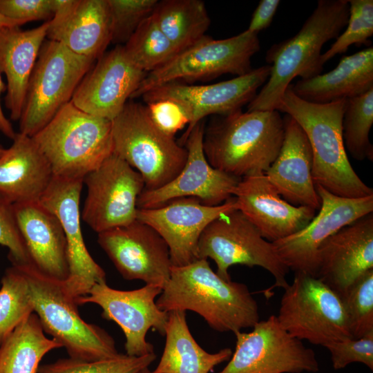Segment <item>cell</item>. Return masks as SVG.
Wrapping results in <instances>:
<instances>
[{
    "mask_svg": "<svg viewBox=\"0 0 373 373\" xmlns=\"http://www.w3.org/2000/svg\"><path fill=\"white\" fill-rule=\"evenodd\" d=\"M155 302L166 312L193 311L220 332L235 333L253 327L260 321L257 302L248 287L222 278L207 259L172 266L170 278Z\"/></svg>",
    "mask_w": 373,
    "mask_h": 373,
    "instance_id": "cell-1",
    "label": "cell"
},
{
    "mask_svg": "<svg viewBox=\"0 0 373 373\" xmlns=\"http://www.w3.org/2000/svg\"><path fill=\"white\" fill-rule=\"evenodd\" d=\"M285 133L277 110L215 115L204 128V155L213 168L242 178L265 173L277 157Z\"/></svg>",
    "mask_w": 373,
    "mask_h": 373,
    "instance_id": "cell-2",
    "label": "cell"
},
{
    "mask_svg": "<svg viewBox=\"0 0 373 373\" xmlns=\"http://www.w3.org/2000/svg\"><path fill=\"white\" fill-rule=\"evenodd\" d=\"M348 0H319L316 8L293 37L271 46L265 61L270 66L266 83L247 104V111L277 110L280 100L292 80L321 74V50L336 38L346 26Z\"/></svg>",
    "mask_w": 373,
    "mask_h": 373,
    "instance_id": "cell-3",
    "label": "cell"
},
{
    "mask_svg": "<svg viewBox=\"0 0 373 373\" xmlns=\"http://www.w3.org/2000/svg\"><path fill=\"white\" fill-rule=\"evenodd\" d=\"M291 84L277 111L294 119L305 133L312 152L315 185L340 197L373 195L372 188L363 182L352 166L344 145L342 123L347 99L312 103L296 95Z\"/></svg>",
    "mask_w": 373,
    "mask_h": 373,
    "instance_id": "cell-4",
    "label": "cell"
},
{
    "mask_svg": "<svg viewBox=\"0 0 373 373\" xmlns=\"http://www.w3.org/2000/svg\"><path fill=\"white\" fill-rule=\"evenodd\" d=\"M53 176L83 180L113 153L112 122L70 101L31 137Z\"/></svg>",
    "mask_w": 373,
    "mask_h": 373,
    "instance_id": "cell-5",
    "label": "cell"
},
{
    "mask_svg": "<svg viewBox=\"0 0 373 373\" xmlns=\"http://www.w3.org/2000/svg\"><path fill=\"white\" fill-rule=\"evenodd\" d=\"M19 265L26 278L33 312L44 332L65 347L70 358L86 361L119 356L114 339L99 327L84 321L63 281L39 271L32 263Z\"/></svg>",
    "mask_w": 373,
    "mask_h": 373,
    "instance_id": "cell-6",
    "label": "cell"
},
{
    "mask_svg": "<svg viewBox=\"0 0 373 373\" xmlns=\"http://www.w3.org/2000/svg\"><path fill=\"white\" fill-rule=\"evenodd\" d=\"M113 153L138 171L144 190L172 181L187 159V150L153 122L146 104L128 101L112 121Z\"/></svg>",
    "mask_w": 373,
    "mask_h": 373,
    "instance_id": "cell-7",
    "label": "cell"
},
{
    "mask_svg": "<svg viewBox=\"0 0 373 373\" xmlns=\"http://www.w3.org/2000/svg\"><path fill=\"white\" fill-rule=\"evenodd\" d=\"M94 61L57 41L46 39L28 82L19 133L32 137L47 124L71 101Z\"/></svg>",
    "mask_w": 373,
    "mask_h": 373,
    "instance_id": "cell-8",
    "label": "cell"
},
{
    "mask_svg": "<svg viewBox=\"0 0 373 373\" xmlns=\"http://www.w3.org/2000/svg\"><path fill=\"white\" fill-rule=\"evenodd\" d=\"M283 289L276 317L291 336L323 347L352 338L341 296L320 278L295 273Z\"/></svg>",
    "mask_w": 373,
    "mask_h": 373,
    "instance_id": "cell-9",
    "label": "cell"
},
{
    "mask_svg": "<svg viewBox=\"0 0 373 373\" xmlns=\"http://www.w3.org/2000/svg\"><path fill=\"white\" fill-rule=\"evenodd\" d=\"M260 50L258 34L247 30L223 39L205 35L162 67L147 73L131 99L169 82L210 80L225 74L245 75L253 69L251 58Z\"/></svg>",
    "mask_w": 373,
    "mask_h": 373,
    "instance_id": "cell-10",
    "label": "cell"
},
{
    "mask_svg": "<svg viewBox=\"0 0 373 373\" xmlns=\"http://www.w3.org/2000/svg\"><path fill=\"white\" fill-rule=\"evenodd\" d=\"M199 259H212L216 274L231 280L229 268L235 265L260 267L268 271L275 283L265 292L270 296L275 287L285 288L289 269L282 262L272 242L265 240L256 227L238 209L213 220L202 233L198 245Z\"/></svg>",
    "mask_w": 373,
    "mask_h": 373,
    "instance_id": "cell-11",
    "label": "cell"
},
{
    "mask_svg": "<svg viewBox=\"0 0 373 373\" xmlns=\"http://www.w3.org/2000/svg\"><path fill=\"white\" fill-rule=\"evenodd\" d=\"M249 332L234 333L235 351L219 373L316 372L318 362L313 350L291 336L276 315L259 321Z\"/></svg>",
    "mask_w": 373,
    "mask_h": 373,
    "instance_id": "cell-12",
    "label": "cell"
},
{
    "mask_svg": "<svg viewBox=\"0 0 373 373\" xmlns=\"http://www.w3.org/2000/svg\"><path fill=\"white\" fill-rule=\"evenodd\" d=\"M87 196L82 220L97 233L137 220V201L144 189L140 173L113 153L84 179Z\"/></svg>",
    "mask_w": 373,
    "mask_h": 373,
    "instance_id": "cell-13",
    "label": "cell"
},
{
    "mask_svg": "<svg viewBox=\"0 0 373 373\" xmlns=\"http://www.w3.org/2000/svg\"><path fill=\"white\" fill-rule=\"evenodd\" d=\"M316 189L321 202L318 213L300 231L272 242L289 270L315 277L321 245L343 227L373 213V195L350 198L336 195L318 185Z\"/></svg>",
    "mask_w": 373,
    "mask_h": 373,
    "instance_id": "cell-14",
    "label": "cell"
},
{
    "mask_svg": "<svg viewBox=\"0 0 373 373\" xmlns=\"http://www.w3.org/2000/svg\"><path fill=\"white\" fill-rule=\"evenodd\" d=\"M162 290L151 285L135 290H117L102 281L95 284L86 295L77 298L75 302L77 305H98L102 309V317L115 322L123 331L126 354L142 356L154 352L153 346L146 340L150 329L164 335L168 312L161 310L155 301Z\"/></svg>",
    "mask_w": 373,
    "mask_h": 373,
    "instance_id": "cell-15",
    "label": "cell"
},
{
    "mask_svg": "<svg viewBox=\"0 0 373 373\" xmlns=\"http://www.w3.org/2000/svg\"><path fill=\"white\" fill-rule=\"evenodd\" d=\"M268 64L254 68L245 75L208 85L169 82L142 95L146 104L171 99L187 111L190 122L179 143L184 144L192 128L208 115H226L242 110L257 95L269 77Z\"/></svg>",
    "mask_w": 373,
    "mask_h": 373,
    "instance_id": "cell-16",
    "label": "cell"
},
{
    "mask_svg": "<svg viewBox=\"0 0 373 373\" xmlns=\"http://www.w3.org/2000/svg\"><path fill=\"white\" fill-rule=\"evenodd\" d=\"M236 209L234 196L217 206L203 204L195 198H179L157 207L137 209V220L160 234L168 245L172 266L181 267L199 259L198 241L208 224Z\"/></svg>",
    "mask_w": 373,
    "mask_h": 373,
    "instance_id": "cell-17",
    "label": "cell"
},
{
    "mask_svg": "<svg viewBox=\"0 0 373 373\" xmlns=\"http://www.w3.org/2000/svg\"><path fill=\"white\" fill-rule=\"evenodd\" d=\"M83 181L53 176L39 200L56 215L64 229L69 274L63 288L75 300L86 295L95 284L106 281L104 269L89 254L82 236L79 202Z\"/></svg>",
    "mask_w": 373,
    "mask_h": 373,
    "instance_id": "cell-18",
    "label": "cell"
},
{
    "mask_svg": "<svg viewBox=\"0 0 373 373\" xmlns=\"http://www.w3.org/2000/svg\"><path fill=\"white\" fill-rule=\"evenodd\" d=\"M204 128L202 120L187 136L184 143L187 159L180 173L159 189H144L137 201V209L155 208L173 199L188 197L197 198L207 206H217L233 197L241 179L220 171L208 162L202 145Z\"/></svg>",
    "mask_w": 373,
    "mask_h": 373,
    "instance_id": "cell-19",
    "label": "cell"
},
{
    "mask_svg": "<svg viewBox=\"0 0 373 373\" xmlns=\"http://www.w3.org/2000/svg\"><path fill=\"white\" fill-rule=\"evenodd\" d=\"M97 234L99 245L124 279L141 280L162 289L168 282L172 267L169 249L151 227L136 220Z\"/></svg>",
    "mask_w": 373,
    "mask_h": 373,
    "instance_id": "cell-20",
    "label": "cell"
},
{
    "mask_svg": "<svg viewBox=\"0 0 373 373\" xmlns=\"http://www.w3.org/2000/svg\"><path fill=\"white\" fill-rule=\"evenodd\" d=\"M124 46L105 52L86 74L71 102L82 111L110 121L123 110L145 77Z\"/></svg>",
    "mask_w": 373,
    "mask_h": 373,
    "instance_id": "cell-21",
    "label": "cell"
},
{
    "mask_svg": "<svg viewBox=\"0 0 373 373\" xmlns=\"http://www.w3.org/2000/svg\"><path fill=\"white\" fill-rule=\"evenodd\" d=\"M373 269V214H367L327 238L317 255V278L341 296Z\"/></svg>",
    "mask_w": 373,
    "mask_h": 373,
    "instance_id": "cell-22",
    "label": "cell"
},
{
    "mask_svg": "<svg viewBox=\"0 0 373 373\" xmlns=\"http://www.w3.org/2000/svg\"><path fill=\"white\" fill-rule=\"evenodd\" d=\"M233 196L238 209L270 242L300 231L316 215L312 208L294 206L285 200L265 173L241 178Z\"/></svg>",
    "mask_w": 373,
    "mask_h": 373,
    "instance_id": "cell-23",
    "label": "cell"
},
{
    "mask_svg": "<svg viewBox=\"0 0 373 373\" xmlns=\"http://www.w3.org/2000/svg\"><path fill=\"white\" fill-rule=\"evenodd\" d=\"M46 39L97 60L111 43L107 0H54Z\"/></svg>",
    "mask_w": 373,
    "mask_h": 373,
    "instance_id": "cell-24",
    "label": "cell"
},
{
    "mask_svg": "<svg viewBox=\"0 0 373 373\" xmlns=\"http://www.w3.org/2000/svg\"><path fill=\"white\" fill-rule=\"evenodd\" d=\"M283 119L282 146L265 174L278 193L289 204L319 210L321 202L312 178L313 156L309 142L294 119L285 114Z\"/></svg>",
    "mask_w": 373,
    "mask_h": 373,
    "instance_id": "cell-25",
    "label": "cell"
},
{
    "mask_svg": "<svg viewBox=\"0 0 373 373\" xmlns=\"http://www.w3.org/2000/svg\"><path fill=\"white\" fill-rule=\"evenodd\" d=\"M13 207L30 263L43 274L65 280L69 274L67 242L59 218L40 201Z\"/></svg>",
    "mask_w": 373,
    "mask_h": 373,
    "instance_id": "cell-26",
    "label": "cell"
},
{
    "mask_svg": "<svg viewBox=\"0 0 373 373\" xmlns=\"http://www.w3.org/2000/svg\"><path fill=\"white\" fill-rule=\"evenodd\" d=\"M0 156V195L18 204L39 201L53 174L31 137L17 133Z\"/></svg>",
    "mask_w": 373,
    "mask_h": 373,
    "instance_id": "cell-27",
    "label": "cell"
},
{
    "mask_svg": "<svg viewBox=\"0 0 373 373\" xmlns=\"http://www.w3.org/2000/svg\"><path fill=\"white\" fill-rule=\"evenodd\" d=\"M48 28V21L29 30L0 29V72L7 80L5 104L12 120L20 119L28 82Z\"/></svg>",
    "mask_w": 373,
    "mask_h": 373,
    "instance_id": "cell-28",
    "label": "cell"
},
{
    "mask_svg": "<svg viewBox=\"0 0 373 373\" xmlns=\"http://www.w3.org/2000/svg\"><path fill=\"white\" fill-rule=\"evenodd\" d=\"M291 85L294 94L302 99L327 104L350 99L373 88V47L343 57L329 72Z\"/></svg>",
    "mask_w": 373,
    "mask_h": 373,
    "instance_id": "cell-29",
    "label": "cell"
},
{
    "mask_svg": "<svg viewBox=\"0 0 373 373\" xmlns=\"http://www.w3.org/2000/svg\"><path fill=\"white\" fill-rule=\"evenodd\" d=\"M164 335L162 355L151 373H209L216 366L229 361L233 353L230 348L216 353L203 350L190 332L185 311L168 312Z\"/></svg>",
    "mask_w": 373,
    "mask_h": 373,
    "instance_id": "cell-30",
    "label": "cell"
},
{
    "mask_svg": "<svg viewBox=\"0 0 373 373\" xmlns=\"http://www.w3.org/2000/svg\"><path fill=\"white\" fill-rule=\"evenodd\" d=\"M60 347L55 339L46 336L32 312L0 345V373H38L42 358Z\"/></svg>",
    "mask_w": 373,
    "mask_h": 373,
    "instance_id": "cell-31",
    "label": "cell"
},
{
    "mask_svg": "<svg viewBox=\"0 0 373 373\" xmlns=\"http://www.w3.org/2000/svg\"><path fill=\"white\" fill-rule=\"evenodd\" d=\"M151 15L178 53L202 39L211 24L201 0L157 1Z\"/></svg>",
    "mask_w": 373,
    "mask_h": 373,
    "instance_id": "cell-32",
    "label": "cell"
},
{
    "mask_svg": "<svg viewBox=\"0 0 373 373\" xmlns=\"http://www.w3.org/2000/svg\"><path fill=\"white\" fill-rule=\"evenodd\" d=\"M123 46L131 61L146 73L162 67L178 53L152 15L140 24Z\"/></svg>",
    "mask_w": 373,
    "mask_h": 373,
    "instance_id": "cell-33",
    "label": "cell"
},
{
    "mask_svg": "<svg viewBox=\"0 0 373 373\" xmlns=\"http://www.w3.org/2000/svg\"><path fill=\"white\" fill-rule=\"evenodd\" d=\"M373 124V88L347 99L343 117L344 145L356 160H372L373 146L369 138Z\"/></svg>",
    "mask_w": 373,
    "mask_h": 373,
    "instance_id": "cell-34",
    "label": "cell"
},
{
    "mask_svg": "<svg viewBox=\"0 0 373 373\" xmlns=\"http://www.w3.org/2000/svg\"><path fill=\"white\" fill-rule=\"evenodd\" d=\"M1 283L0 345L33 312L28 285L19 265L7 269Z\"/></svg>",
    "mask_w": 373,
    "mask_h": 373,
    "instance_id": "cell-35",
    "label": "cell"
},
{
    "mask_svg": "<svg viewBox=\"0 0 373 373\" xmlns=\"http://www.w3.org/2000/svg\"><path fill=\"white\" fill-rule=\"evenodd\" d=\"M155 358L154 352L142 356L121 354L115 358L93 361L69 357L39 366L38 373H137L149 367Z\"/></svg>",
    "mask_w": 373,
    "mask_h": 373,
    "instance_id": "cell-36",
    "label": "cell"
},
{
    "mask_svg": "<svg viewBox=\"0 0 373 373\" xmlns=\"http://www.w3.org/2000/svg\"><path fill=\"white\" fill-rule=\"evenodd\" d=\"M353 338L373 332V269L367 271L341 296Z\"/></svg>",
    "mask_w": 373,
    "mask_h": 373,
    "instance_id": "cell-37",
    "label": "cell"
},
{
    "mask_svg": "<svg viewBox=\"0 0 373 373\" xmlns=\"http://www.w3.org/2000/svg\"><path fill=\"white\" fill-rule=\"evenodd\" d=\"M349 17L344 32L331 47L321 55L323 65L334 56L345 53L352 45L360 46L369 43L373 35V1L348 0Z\"/></svg>",
    "mask_w": 373,
    "mask_h": 373,
    "instance_id": "cell-38",
    "label": "cell"
},
{
    "mask_svg": "<svg viewBox=\"0 0 373 373\" xmlns=\"http://www.w3.org/2000/svg\"><path fill=\"white\" fill-rule=\"evenodd\" d=\"M111 43L124 45L140 24L151 15L157 0H107Z\"/></svg>",
    "mask_w": 373,
    "mask_h": 373,
    "instance_id": "cell-39",
    "label": "cell"
},
{
    "mask_svg": "<svg viewBox=\"0 0 373 373\" xmlns=\"http://www.w3.org/2000/svg\"><path fill=\"white\" fill-rule=\"evenodd\" d=\"M324 347L329 352L336 370L354 362L363 363L373 370V332L359 338H347Z\"/></svg>",
    "mask_w": 373,
    "mask_h": 373,
    "instance_id": "cell-40",
    "label": "cell"
},
{
    "mask_svg": "<svg viewBox=\"0 0 373 373\" xmlns=\"http://www.w3.org/2000/svg\"><path fill=\"white\" fill-rule=\"evenodd\" d=\"M0 245L9 250L12 265L30 263L29 255L18 227L13 204L0 195Z\"/></svg>",
    "mask_w": 373,
    "mask_h": 373,
    "instance_id": "cell-41",
    "label": "cell"
},
{
    "mask_svg": "<svg viewBox=\"0 0 373 373\" xmlns=\"http://www.w3.org/2000/svg\"><path fill=\"white\" fill-rule=\"evenodd\" d=\"M149 115L155 125L166 135H175L189 124L190 117L186 108L179 102L163 99L146 104Z\"/></svg>",
    "mask_w": 373,
    "mask_h": 373,
    "instance_id": "cell-42",
    "label": "cell"
},
{
    "mask_svg": "<svg viewBox=\"0 0 373 373\" xmlns=\"http://www.w3.org/2000/svg\"><path fill=\"white\" fill-rule=\"evenodd\" d=\"M54 0H0V12L10 18L25 21L52 19Z\"/></svg>",
    "mask_w": 373,
    "mask_h": 373,
    "instance_id": "cell-43",
    "label": "cell"
},
{
    "mask_svg": "<svg viewBox=\"0 0 373 373\" xmlns=\"http://www.w3.org/2000/svg\"><path fill=\"white\" fill-rule=\"evenodd\" d=\"M279 0H261L253 12L247 31L258 34L261 30L268 28L276 15Z\"/></svg>",
    "mask_w": 373,
    "mask_h": 373,
    "instance_id": "cell-44",
    "label": "cell"
},
{
    "mask_svg": "<svg viewBox=\"0 0 373 373\" xmlns=\"http://www.w3.org/2000/svg\"><path fill=\"white\" fill-rule=\"evenodd\" d=\"M0 72V98L2 93L6 90V85L3 82ZM0 131L7 137L13 140L17 134L10 120L5 116L1 105L0 99Z\"/></svg>",
    "mask_w": 373,
    "mask_h": 373,
    "instance_id": "cell-45",
    "label": "cell"
},
{
    "mask_svg": "<svg viewBox=\"0 0 373 373\" xmlns=\"http://www.w3.org/2000/svg\"><path fill=\"white\" fill-rule=\"evenodd\" d=\"M25 23H26L25 21L10 18L0 12V29L20 27Z\"/></svg>",
    "mask_w": 373,
    "mask_h": 373,
    "instance_id": "cell-46",
    "label": "cell"
},
{
    "mask_svg": "<svg viewBox=\"0 0 373 373\" xmlns=\"http://www.w3.org/2000/svg\"><path fill=\"white\" fill-rule=\"evenodd\" d=\"M137 373H151V371H150L149 369V367H144V368L142 369L141 370H140Z\"/></svg>",
    "mask_w": 373,
    "mask_h": 373,
    "instance_id": "cell-47",
    "label": "cell"
},
{
    "mask_svg": "<svg viewBox=\"0 0 373 373\" xmlns=\"http://www.w3.org/2000/svg\"><path fill=\"white\" fill-rule=\"evenodd\" d=\"M4 151H5V149L3 148V147L0 145V156H1V155L3 153Z\"/></svg>",
    "mask_w": 373,
    "mask_h": 373,
    "instance_id": "cell-48",
    "label": "cell"
}]
</instances>
